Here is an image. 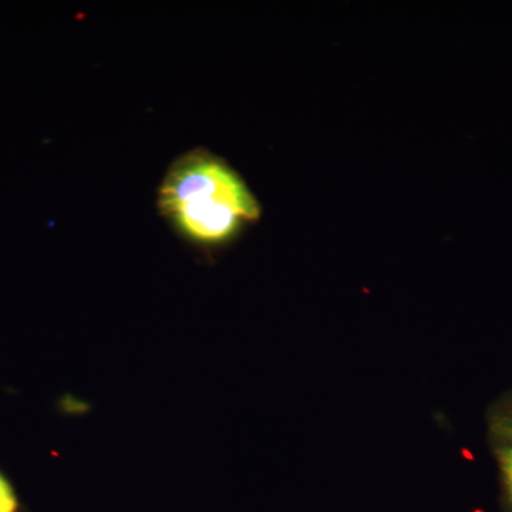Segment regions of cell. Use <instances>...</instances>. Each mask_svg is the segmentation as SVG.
<instances>
[{
  "label": "cell",
  "mask_w": 512,
  "mask_h": 512,
  "mask_svg": "<svg viewBox=\"0 0 512 512\" xmlns=\"http://www.w3.org/2000/svg\"><path fill=\"white\" fill-rule=\"evenodd\" d=\"M493 433L498 443L512 444V397L493 416Z\"/></svg>",
  "instance_id": "cell-2"
},
{
  "label": "cell",
  "mask_w": 512,
  "mask_h": 512,
  "mask_svg": "<svg viewBox=\"0 0 512 512\" xmlns=\"http://www.w3.org/2000/svg\"><path fill=\"white\" fill-rule=\"evenodd\" d=\"M0 512H18L15 493L2 476H0Z\"/></svg>",
  "instance_id": "cell-4"
},
{
  "label": "cell",
  "mask_w": 512,
  "mask_h": 512,
  "mask_svg": "<svg viewBox=\"0 0 512 512\" xmlns=\"http://www.w3.org/2000/svg\"><path fill=\"white\" fill-rule=\"evenodd\" d=\"M157 205L178 234L202 247L225 244L262 211L241 175L205 148L175 158L158 188Z\"/></svg>",
  "instance_id": "cell-1"
},
{
  "label": "cell",
  "mask_w": 512,
  "mask_h": 512,
  "mask_svg": "<svg viewBox=\"0 0 512 512\" xmlns=\"http://www.w3.org/2000/svg\"><path fill=\"white\" fill-rule=\"evenodd\" d=\"M498 464H500L501 477L508 503L512 508V444L500 443L497 447Z\"/></svg>",
  "instance_id": "cell-3"
}]
</instances>
